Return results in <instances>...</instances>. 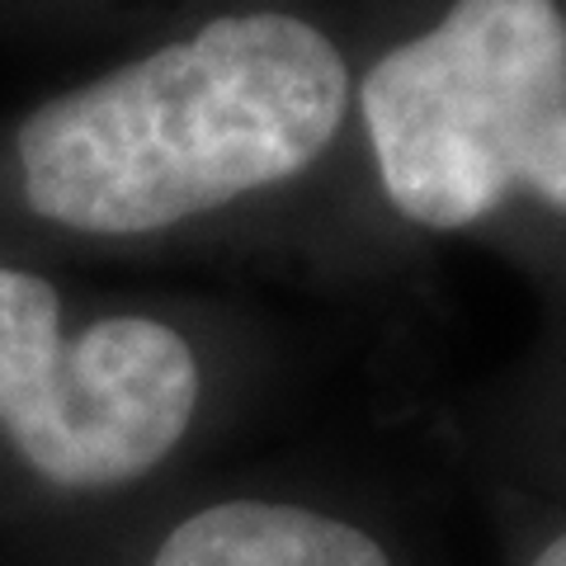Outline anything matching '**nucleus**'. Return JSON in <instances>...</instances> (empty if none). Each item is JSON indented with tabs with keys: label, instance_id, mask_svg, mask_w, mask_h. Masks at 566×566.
I'll return each instance as SVG.
<instances>
[{
	"label": "nucleus",
	"instance_id": "1",
	"mask_svg": "<svg viewBox=\"0 0 566 566\" xmlns=\"http://www.w3.org/2000/svg\"><path fill=\"white\" fill-rule=\"evenodd\" d=\"M345 57L293 14H227L20 128L24 199L48 222L142 237L293 180L340 133Z\"/></svg>",
	"mask_w": 566,
	"mask_h": 566
},
{
	"label": "nucleus",
	"instance_id": "5",
	"mask_svg": "<svg viewBox=\"0 0 566 566\" xmlns=\"http://www.w3.org/2000/svg\"><path fill=\"white\" fill-rule=\"evenodd\" d=\"M534 566H566V534H562V538H553V543H547L543 553L534 557Z\"/></svg>",
	"mask_w": 566,
	"mask_h": 566
},
{
	"label": "nucleus",
	"instance_id": "4",
	"mask_svg": "<svg viewBox=\"0 0 566 566\" xmlns=\"http://www.w3.org/2000/svg\"><path fill=\"white\" fill-rule=\"evenodd\" d=\"M151 566H392L382 547L340 520L297 505L232 501L189 515Z\"/></svg>",
	"mask_w": 566,
	"mask_h": 566
},
{
	"label": "nucleus",
	"instance_id": "3",
	"mask_svg": "<svg viewBox=\"0 0 566 566\" xmlns=\"http://www.w3.org/2000/svg\"><path fill=\"white\" fill-rule=\"evenodd\" d=\"M199 406L185 335L104 316L62 335L52 283L0 264V430L52 486L99 491L151 472Z\"/></svg>",
	"mask_w": 566,
	"mask_h": 566
},
{
	"label": "nucleus",
	"instance_id": "2",
	"mask_svg": "<svg viewBox=\"0 0 566 566\" xmlns=\"http://www.w3.org/2000/svg\"><path fill=\"white\" fill-rule=\"evenodd\" d=\"M382 189L420 227H468L534 189L566 212V14L458 0L359 85Z\"/></svg>",
	"mask_w": 566,
	"mask_h": 566
}]
</instances>
